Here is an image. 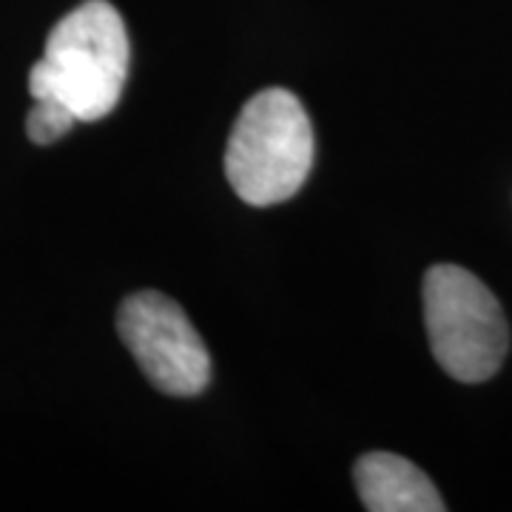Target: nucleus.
<instances>
[{"instance_id": "20e7f679", "label": "nucleus", "mask_w": 512, "mask_h": 512, "mask_svg": "<svg viewBox=\"0 0 512 512\" xmlns=\"http://www.w3.org/2000/svg\"><path fill=\"white\" fill-rule=\"evenodd\" d=\"M117 330L148 382L168 396H197L211 379V356L185 311L160 291L128 296Z\"/></svg>"}, {"instance_id": "423d86ee", "label": "nucleus", "mask_w": 512, "mask_h": 512, "mask_svg": "<svg viewBox=\"0 0 512 512\" xmlns=\"http://www.w3.org/2000/svg\"><path fill=\"white\" fill-rule=\"evenodd\" d=\"M77 126V117L60 100H35V106L26 117L29 140L37 146H52L60 137H66Z\"/></svg>"}, {"instance_id": "f257e3e1", "label": "nucleus", "mask_w": 512, "mask_h": 512, "mask_svg": "<svg viewBox=\"0 0 512 512\" xmlns=\"http://www.w3.org/2000/svg\"><path fill=\"white\" fill-rule=\"evenodd\" d=\"M126 23L109 0H86L57 20L46 52L29 72L32 100H60L77 123L117 109L128 80Z\"/></svg>"}, {"instance_id": "7ed1b4c3", "label": "nucleus", "mask_w": 512, "mask_h": 512, "mask_svg": "<svg viewBox=\"0 0 512 512\" xmlns=\"http://www.w3.org/2000/svg\"><path fill=\"white\" fill-rule=\"evenodd\" d=\"M424 325L439 365L464 384L495 376L510 348L493 291L458 265H436L424 276Z\"/></svg>"}, {"instance_id": "f03ea898", "label": "nucleus", "mask_w": 512, "mask_h": 512, "mask_svg": "<svg viewBox=\"0 0 512 512\" xmlns=\"http://www.w3.org/2000/svg\"><path fill=\"white\" fill-rule=\"evenodd\" d=\"M311 117L288 89H262L239 111L225 174L239 200L265 208L299 194L313 168Z\"/></svg>"}, {"instance_id": "39448f33", "label": "nucleus", "mask_w": 512, "mask_h": 512, "mask_svg": "<svg viewBox=\"0 0 512 512\" xmlns=\"http://www.w3.org/2000/svg\"><path fill=\"white\" fill-rule=\"evenodd\" d=\"M356 493L370 512H441L436 484L413 461L396 453H367L353 470Z\"/></svg>"}]
</instances>
